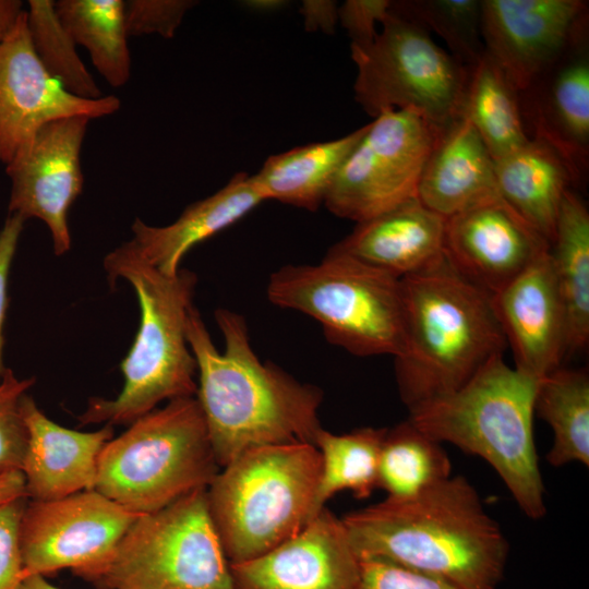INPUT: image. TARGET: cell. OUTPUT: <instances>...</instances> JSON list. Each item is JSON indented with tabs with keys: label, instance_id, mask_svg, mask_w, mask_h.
Instances as JSON below:
<instances>
[{
	"label": "cell",
	"instance_id": "obj_30",
	"mask_svg": "<svg viewBox=\"0 0 589 589\" xmlns=\"http://www.w3.org/2000/svg\"><path fill=\"white\" fill-rule=\"evenodd\" d=\"M385 433L386 429L375 428L346 434L320 430L314 445L322 464L311 520L337 492L349 490L362 500L378 488V459Z\"/></svg>",
	"mask_w": 589,
	"mask_h": 589
},
{
	"label": "cell",
	"instance_id": "obj_43",
	"mask_svg": "<svg viewBox=\"0 0 589 589\" xmlns=\"http://www.w3.org/2000/svg\"><path fill=\"white\" fill-rule=\"evenodd\" d=\"M287 4L283 0H248L242 5L255 12H274Z\"/></svg>",
	"mask_w": 589,
	"mask_h": 589
},
{
	"label": "cell",
	"instance_id": "obj_27",
	"mask_svg": "<svg viewBox=\"0 0 589 589\" xmlns=\"http://www.w3.org/2000/svg\"><path fill=\"white\" fill-rule=\"evenodd\" d=\"M461 115L478 132L493 160L530 140L519 93L486 52L469 67Z\"/></svg>",
	"mask_w": 589,
	"mask_h": 589
},
{
	"label": "cell",
	"instance_id": "obj_12",
	"mask_svg": "<svg viewBox=\"0 0 589 589\" xmlns=\"http://www.w3.org/2000/svg\"><path fill=\"white\" fill-rule=\"evenodd\" d=\"M137 516L95 489L28 500L20 522L24 577L64 568L82 577L111 555Z\"/></svg>",
	"mask_w": 589,
	"mask_h": 589
},
{
	"label": "cell",
	"instance_id": "obj_28",
	"mask_svg": "<svg viewBox=\"0 0 589 589\" xmlns=\"http://www.w3.org/2000/svg\"><path fill=\"white\" fill-rule=\"evenodd\" d=\"M55 8L76 45L83 46L98 73L112 87L125 85L131 57L123 0H58Z\"/></svg>",
	"mask_w": 589,
	"mask_h": 589
},
{
	"label": "cell",
	"instance_id": "obj_20",
	"mask_svg": "<svg viewBox=\"0 0 589 589\" xmlns=\"http://www.w3.org/2000/svg\"><path fill=\"white\" fill-rule=\"evenodd\" d=\"M27 447L21 471L31 501H51L95 489L97 461L113 437L112 425L92 432L64 428L50 420L27 393L21 400Z\"/></svg>",
	"mask_w": 589,
	"mask_h": 589
},
{
	"label": "cell",
	"instance_id": "obj_33",
	"mask_svg": "<svg viewBox=\"0 0 589 589\" xmlns=\"http://www.w3.org/2000/svg\"><path fill=\"white\" fill-rule=\"evenodd\" d=\"M392 10L436 33L457 60L467 67L485 52L481 33V0H407Z\"/></svg>",
	"mask_w": 589,
	"mask_h": 589
},
{
	"label": "cell",
	"instance_id": "obj_18",
	"mask_svg": "<svg viewBox=\"0 0 589 589\" xmlns=\"http://www.w3.org/2000/svg\"><path fill=\"white\" fill-rule=\"evenodd\" d=\"M492 303L517 371L540 381L561 368L566 321L550 251L493 294Z\"/></svg>",
	"mask_w": 589,
	"mask_h": 589
},
{
	"label": "cell",
	"instance_id": "obj_23",
	"mask_svg": "<svg viewBox=\"0 0 589 589\" xmlns=\"http://www.w3.org/2000/svg\"><path fill=\"white\" fill-rule=\"evenodd\" d=\"M264 201L253 176L239 172L216 193L189 205L170 225L149 226L136 218L130 241L149 265L175 276L194 245L231 226Z\"/></svg>",
	"mask_w": 589,
	"mask_h": 589
},
{
	"label": "cell",
	"instance_id": "obj_32",
	"mask_svg": "<svg viewBox=\"0 0 589 589\" xmlns=\"http://www.w3.org/2000/svg\"><path fill=\"white\" fill-rule=\"evenodd\" d=\"M25 17L34 51L48 73L76 97H103L77 53V45L58 16L55 1L29 0Z\"/></svg>",
	"mask_w": 589,
	"mask_h": 589
},
{
	"label": "cell",
	"instance_id": "obj_7",
	"mask_svg": "<svg viewBox=\"0 0 589 589\" xmlns=\"http://www.w3.org/2000/svg\"><path fill=\"white\" fill-rule=\"evenodd\" d=\"M218 467L196 397H180L104 445L95 490L134 514H149L208 488Z\"/></svg>",
	"mask_w": 589,
	"mask_h": 589
},
{
	"label": "cell",
	"instance_id": "obj_19",
	"mask_svg": "<svg viewBox=\"0 0 589 589\" xmlns=\"http://www.w3.org/2000/svg\"><path fill=\"white\" fill-rule=\"evenodd\" d=\"M519 96L528 135L532 128L530 139L553 146L568 163L578 183L588 169L589 156L588 37Z\"/></svg>",
	"mask_w": 589,
	"mask_h": 589
},
{
	"label": "cell",
	"instance_id": "obj_25",
	"mask_svg": "<svg viewBox=\"0 0 589 589\" xmlns=\"http://www.w3.org/2000/svg\"><path fill=\"white\" fill-rule=\"evenodd\" d=\"M368 124L339 139L310 143L273 155L253 178L265 201L275 200L308 211L324 204L341 165Z\"/></svg>",
	"mask_w": 589,
	"mask_h": 589
},
{
	"label": "cell",
	"instance_id": "obj_31",
	"mask_svg": "<svg viewBox=\"0 0 589 589\" xmlns=\"http://www.w3.org/2000/svg\"><path fill=\"white\" fill-rule=\"evenodd\" d=\"M450 460L442 443L408 419L386 429L378 459V488L389 498H409L448 479Z\"/></svg>",
	"mask_w": 589,
	"mask_h": 589
},
{
	"label": "cell",
	"instance_id": "obj_44",
	"mask_svg": "<svg viewBox=\"0 0 589 589\" xmlns=\"http://www.w3.org/2000/svg\"><path fill=\"white\" fill-rule=\"evenodd\" d=\"M16 589H60L50 584L45 576L29 575L25 576Z\"/></svg>",
	"mask_w": 589,
	"mask_h": 589
},
{
	"label": "cell",
	"instance_id": "obj_15",
	"mask_svg": "<svg viewBox=\"0 0 589 589\" xmlns=\"http://www.w3.org/2000/svg\"><path fill=\"white\" fill-rule=\"evenodd\" d=\"M116 96L70 94L44 68L28 34L25 10L0 41V163L9 164L44 124L73 116L99 119L120 109Z\"/></svg>",
	"mask_w": 589,
	"mask_h": 589
},
{
	"label": "cell",
	"instance_id": "obj_13",
	"mask_svg": "<svg viewBox=\"0 0 589 589\" xmlns=\"http://www.w3.org/2000/svg\"><path fill=\"white\" fill-rule=\"evenodd\" d=\"M485 52L519 94L588 37L582 0H481Z\"/></svg>",
	"mask_w": 589,
	"mask_h": 589
},
{
	"label": "cell",
	"instance_id": "obj_5",
	"mask_svg": "<svg viewBox=\"0 0 589 589\" xmlns=\"http://www.w3.org/2000/svg\"><path fill=\"white\" fill-rule=\"evenodd\" d=\"M104 267L113 286L127 280L135 290L140 327L121 362L123 387L113 399L91 398L82 424H130L163 400L195 396L196 362L187 338V321L196 275L180 269L167 276L149 265L131 241L109 252Z\"/></svg>",
	"mask_w": 589,
	"mask_h": 589
},
{
	"label": "cell",
	"instance_id": "obj_16",
	"mask_svg": "<svg viewBox=\"0 0 589 589\" xmlns=\"http://www.w3.org/2000/svg\"><path fill=\"white\" fill-rule=\"evenodd\" d=\"M550 249L549 241L503 199L446 218L447 262L492 296Z\"/></svg>",
	"mask_w": 589,
	"mask_h": 589
},
{
	"label": "cell",
	"instance_id": "obj_17",
	"mask_svg": "<svg viewBox=\"0 0 589 589\" xmlns=\"http://www.w3.org/2000/svg\"><path fill=\"white\" fill-rule=\"evenodd\" d=\"M235 589H359L360 558L341 519L323 508L266 553L229 564Z\"/></svg>",
	"mask_w": 589,
	"mask_h": 589
},
{
	"label": "cell",
	"instance_id": "obj_10",
	"mask_svg": "<svg viewBox=\"0 0 589 589\" xmlns=\"http://www.w3.org/2000/svg\"><path fill=\"white\" fill-rule=\"evenodd\" d=\"M350 50L357 67L354 98L373 118L406 109L445 128L461 116L469 67L417 23L392 10L370 45Z\"/></svg>",
	"mask_w": 589,
	"mask_h": 589
},
{
	"label": "cell",
	"instance_id": "obj_29",
	"mask_svg": "<svg viewBox=\"0 0 589 589\" xmlns=\"http://www.w3.org/2000/svg\"><path fill=\"white\" fill-rule=\"evenodd\" d=\"M534 411L552 428L548 462L554 467L589 465V376L585 370L558 368L540 380Z\"/></svg>",
	"mask_w": 589,
	"mask_h": 589
},
{
	"label": "cell",
	"instance_id": "obj_11",
	"mask_svg": "<svg viewBox=\"0 0 589 589\" xmlns=\"http://www.w3.org/2000/svg\"><path fill=\"white\" fill-rule=\"evenodd\" d=\"M443 128L420 113H380L338 170L324 205L357 224L418 199L424 166Z\"/></svg>",
	"mask_w": 589,
	"mask_h": 589
},
{
	"label": "cell",
	"instance_id": "obj_26",
	"mask_svg": "<svg viewBox=\"0 0 589 589\" xmlns=\"http://www.w3.org/2000/svg\"><path fill=\"white\" fill-rule=\"evenodd\" d=\"M551 260L566 321V354L584 350L589 340V213L567 190L551 244Z\"/></svg>",
	"mask_w": 589,
	"mask_h": 589
},
{
	"label": "cell",
	"instance_id": "obj_34",
	"mask_svg": "<svg viewBox=\"0 0 589 589\" xmlns=\"http://www.w3.org/2000/svg\"><path fill=\"white\" fill-rule=\"evenodd\" d=\"M8 369L0 381V473L21 471L27 447V431L21 416V400L34 384Z\"/></svg>",
	"mask_w": 589,
	"mask_h": 589
},
{
	"label": "cell",
	"instance_id": "obj_24",
	"mask_svg": "<svg viewBox=\"0 0 589 589\" xmlns=\"http://www.w3.org/2000/svg\"><path fill=\"white\" fill-rule=\"evenodd\" d=\"M493 161L502 199L552 244L564 194L577 183L568 163L537 137Z\"/></svg>",
	"mask_w": 589,
	"mask_h": 589
},
{
	"label": "cell",
	"instance_id": "obj_41",
	"mask_svg": "<svg viewBox=\"0 0 589 589\" xmlns=\"http://www.w3.org/2000/svg\"><path fill=\"white\" fill-rule=\"evenodd\" d=\"M21 496H26L22 471L0 473V506Z\"/></svg>",
	"mask_w": 589,
	"mask_h": 589
},
{
	"label": "cell",
	"instance_id": "obj_37",
	"mask_svg": "<svg viewBox=\"0 0 589 589\" xmlns=\"http://www.w3.org/2000/svg\"><path fill=\"white\" fill-rule=\"evenodd\" d=\"M26 496L0 506V589H16L24 578L20 549V522Z\"/></svg>",
	"mask_w": 589,
	"mask_h": 589
},
{
	"label": "cell",
	"instance_id": "obj_14",
	"mask_svg": "<svg viewBox=\"0 0 589 589\" xmlns=\"http://www.w3.org/2000/svg\"><path fill=\"white\" fill-rule=\"evenodd\" d=\"M91 120L73 116L44 124L5 165L9 214L40 219L56 255L71 248L68 214L83 189L81 149Z\"/></svg>",
	"mask_w": 589,
	"mask_h": 589
},
{
	"label": "cell",
	"instance_id": "obj_40",
	"mask_svg": "<svg viewBox=\"0 0 589 589\" xmlns=\"http://www.w3.org/2000/svg\"><path fill=\"white\" fill-rule=\"evenodd\" d=\"M306 31H321L327 34L334 32L338 22V5L328 0H304L300 5Z\"/></svg>",
	"mask_w": 589,
	"mask_h": 589
},
{
	"label": "cell",
	"instance_id": "obj_2",
	"mask_svg": "<svg viewBox=\"0 0 589 589\" xmlns=\"http://www.w3.org/2000/svg\"><path fill=\"white\" fill-rule=\"evenodd\" d=\"M360 560L386 561L461 589H496L508 542L462 476L409 498H389L341 519Z\"/></svg>",
	"mask_w": 589,
	"mask_h": 589
},
{
	"label": "cell",
	"instance_id": "obj_4",
	"mask_svg": "<svg viewBox=\"0 0 589 589\" xmlns=\"http://www.w3.org/2000/svg\"><path fill=\"white\" fill-rule=\"evenodd\" d=\"M539 382L498 356L458 389L410 408L408 418L431 438L490 464L531 519L546 510L533 438Z\"/></svg>",
	"mask_w": 589,
	"mask_h": 589
},
{
	"label": "cell",
	"instance_id": "obj_38",
	"mask_svg": "<svg viewBox=\"0 0 589 589\" xmlns=\"http://www.w3.org/2000/svg\"><path fill=\"white\" fill-rule=\"evenodd\" d=\"M393 1L347 0L338 7V21L351 38V46L365 47L376 37V25L389 16Z\"/></svg>",
	"mask_w": 589,
	"mask_h": 589
},
{
	"label": "cell",
	"instance_id": "obj_22",
	"mask_svg": "<svg viewBox=\"0 0 589 589\" xmlns=\"http://www.w3.org/2000/svg\"><path fill=\"white\" fill-rule=\"evenodd\" d=\"M498 199L494 161L461 115L442 129L424 166L418 200L447 218Z\"/></svg>",
	"mask_w": 589,
	"mask_h": 589
},
{
	"label": "cell",
	"instance_id": "obj_21",
	"mask_svg": "<svg viewBox=\"0 0 589 589\" xmlns=\"http://www.w3.org/2000/svg\"><path fill=\"white\" fill-rule=\"evenodd\" d=\"M445 229L444 216L413 199L357 224L330 249L402 278L444 259Z\"/></svg>",
	"mask_w": 589,
	"mask_h": 589
},
{
	"label": "cell",
	"instance_id": "obj_9",
	"mask_svg": "<svg viewBox=\"0 0 589 589\" xmlns=\"http://www.w3.org/2000/svg\"><path fill=\"white\" fill-rule=\"evenodd\" d=\"M81 578L98 589H235L207 488L139 515L111 555Z\"/></svg>",
	"mask_w": 589,
	"mask_h": 589
},
{
	"label": "cell",
	"instance_id": "obj_42",
	"mask_svg": "<svg viewBox=\"0 0 589 589\" xmlns=\"http://www.w3.org/2000/svg\"><path fill=\"white\" fill-rule=\"evenodd\" d=\"M23 11V3L20 0H0V41L13 27Z\"/></svg>",
	"mask_w": 589,
	"mask_h": 589
},
{
	"label": "cell",
	"instance_id": "obj_3",
	"mask_svg": "<svg viewBox=\"0 0 589 589\" xmlns=\"http://www.w3.org/2000/svg\"><path fill=\"white\" fill-rule=\"evenodd\" d=\"M406 346L395 358L408 409L452 393L508 347L492 294L447 262L400 278Z\"/></svg>",
	"mask_w": 589,
	"mask_h": 589
},
{
	"label": "cell",
	"instance_id": "obj_35",
	"mask_svg": "<svg viewBox=\"0 0 589 589\" xmlns=\"http://www.w3.org/2000/svg\"><path fill=\"white\" fill-rule=\"evenodd\" d=\"M196 4L192 0H128L124 21L129 37L156 34L172 38L187 12Z\"/></svg>",
	"mask_w": 589,
	"mask_h": 589
},
{
	"label": "cell",
	"instance_id": "obj_1",
	"mask_svg": "<svg viewBox=\"0 0 589 589\" xmlns=\"http://www.w3.org/2000/svg\"><path fill=\"white\" fill-rule=\"evenodd\" d=\"M225 350L219 352L197 309L192 305L187 338L196 362V399L215 459L225 467L257 447L310 443L321 424L322 390L303 384L254 352L244 317L215 311Z\"/></svg>",
	"mask_w": 589,
	"mask_h": 589
},
{
	"label": "cell",
	"instance_id": "obj_6",
	"mask_svg": "<svg viewBox=\"0 0 589 589\" xmlns=\"http://www.w3.org/2000/svg\"><path fill=\"white\" fill-rule=\"evenodd\" d=\"M321 454L310 443L250 449L207 488L211 516L229 564L255 558L311 521Z\"/></svg>",
	"mask_w": 589,
	"mask_h": 589
},
{
	"label": "cell",
	"instance_id": "obj_36",
	"mask_svg": "<svg viewBox=\"0 0 589 589\" xmlns=\"http://www.w3.org/2000/svg\"><path fill=\"white\" fill-rule=\"evenodd\" d=\"M359 589H461L441 578L381 560H360Z\"/></svg>",
	"mask_w": 589,
	"mask_h": 589
},
{
	"label": "cell",
	"instance_id": "obj_39",
	"mask_svg": "<svg viewBox=\"0 0 589 589\" xmlns=\"http://www.w3.org/2000/svg\"><path fill=\"white\" fill-rule=\"evenodd\" d=\"M24 219L9 214L0 230V381L9 368L4 364V323L8 306V280Z\"/></svg>",
	"mask_w": 589,
	"mask_h": 589
},
{
	"label": "cell",
	"instance_id": "obj_8",
	"mask_svg": "<svg viewBox=\"0 0 589 589\" xmlns=\"http://www.w3.org/2000/svg\"><path fill=\"white\" fill-rule=\"evenodd\" d=\"M268 300L317 321L326 339L359 357L405 351L400 278L328 250L315 265H287L273 273Z\"/></svg>",
	"mask_w": 589,
	"mask_h": 589
}]
</instances>
